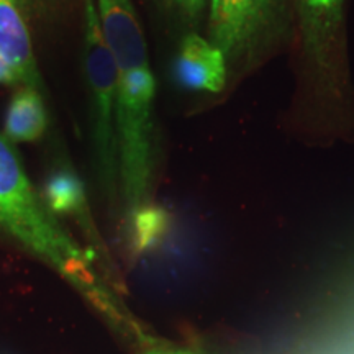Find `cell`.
<instances>
[{
	"mask_svg": "<svg viewBox=\"0 0 354 354\" xmlns=\"http://www.w3.org/2000/svg\"><path fill=\"white\" fill-rule=\"evenodd\" d=\"M105 43L117 66V146L123 196L131 209L146 205L156 169L153 104L156 82L131 0H97Z\"/></svg>",
	"mask_w": 354,
	"mask_h": 354,
	"instance_id": "obj_1",
	"label": "cell"
},
{
	"mask_svg": "<svg viewBox=\"0 0 354 354\" xmlns=\"http://www.w3.org/2000/svg\"><path fill=\"white\" fill-rule=\"evenodd\" d=\"M82 187L79 179L68 172H59L53 176L46 185L48 209L57 212L77 210L82 202Z\"/></svg>",
	"mask_w": 354,
	"mask_h": 354,
	"instance_id": "obj_8",
	"label": "cell"
},
{
	"mask_svg": "<svg viewBox=\"0 0 354 354\" xmlns=\"http://www.w3.org/2000/svg\"><path fill=\"white\" fill-rule=\"evenodd\" d=\"M32 48L17 0H0V56L15 69L21 84L38 88L39 73Z\"/></svg>",
	"mask_w": 354,
	"mask_h": 354,
	"instance_id": "obj_6",
	"label": "cell"
},
{
	"mask_svg": "<svg viewBox=\"0 0 354 354\" xmlns=\"http://www.w3.org/2000/svg\"><path fill=\"white\" fill-rule=\"evenodd\" d=\"M20 82L19 74L15 73V69L0 56V84H17Z\"/></svg>",
	"mask_w": 354,
	"mask_h": 354,
	"instance_id": "obj_10",
	"label": "cell"
},
{
	"mask_svg": "<svg viewBox=\"0 0 354 354\" xmlns=\"http://www.w3.org/2000/svg\"><path fill=\"white\" fill-rule=\"evenodd\" d=\"M0 227L51 266L97 308L120 318L113 295L99 277L94 261L61 227L35 192L10 141L0 135Z\"/></svg>",
	"mask_w": 354,
	"mask_h": 354,
	"instance_id": "obj_2",
	"label": "cell"
},
{
	"mask_svg": "<svg viewBox=\"0 0 354 354\" xmlns=\"http://www.w3.org/2000/svg\"><path fill=\"white\" fill-rule=\"evenodd\" d=\"M84 66L92 94V138L102 183L113 189L120 183L117 146V66L102 35L97 8L87 6Z\"/></svg>",
	"mask_w": 354,
	"mask_h": 354,
	"instance_id": "obj_3",
	"label": "cell"
},
{
	"mask_svg": "<svg viewBox=\"0 0 354 354\" xmlns=\"http://www.w3.org/2000/svg\"><path fill=\"white\" fill-rule=\"evenodd\" d=\"M148 354H197V353L187 351V349H166V351H153Z\"/></svg>",
	"mask_w": 354,
	"mask_h": 354,
	"instance_id": "obj_11",
	"label": "cell"
},
{
	"mask_svg": "<svg viewBox=\"0 0 354 354\" xmlns=\"http://www.w3.org/2000/svg\"><path fill=\"white\" fill-rule=\"evenodd\" d=\"M166 2L177 12L183 13L185 19L198 20L203 8H205L207 0H166Z\"/></svg>",
	"mask_w": 354,
	"mask_h": 354,
	"instance_id": "obj_9",
	"label": "cell"
},
{
	"mask_svg": "<svg viewBox=\"0 0 354 354\" xmlns=\"http://www.w3.org/2000/svg\"><path fill=\"white\" fill-rule=\"evenodd\" d=\"M276 0H210V41L233 68L250 66L263 51Z\"/></svg>",
	"mask_w": 354,
	"mask_h": 354,
	"instance_id": "obj_4",
	"label": "cell"
},
{
	"mask_svg": "<svg viewBox=\"0 0 354 354\" xmlns=\"http://www.w3.org/2000/svg\"><path fill=\"white\" fill-rule=\"evenodd\" d=\"M174 77L189 91L218 94L227 86V57L216 44L197 33L183 39L174 61Z\"/></svg>",
	"mask_w": 354,
	"mask_h": 354,
	"instance_id": "obj_5",
	"label": "cell"
},
{
	"mask_svg": "<svg viewBox=\"0 0 354 354\" xmlns=\"http://www.w3.org/2000/svg\"><path fill=\"white\" fill-rule=\"evenodd\" d=\"M48 127L44 104L37 88L24 87L15 92L6 117V136L10 141H35Z\"/></svg>",
	"mask_w": 354,
	"mask_h": 354,
	"instance_id": "obj_7",
	"label": "cell"
}]
</instances>
